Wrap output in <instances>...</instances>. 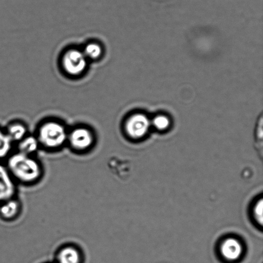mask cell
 I'll use <instances>...</instances> for the list:
<instances>
[{
    "mask_svg": "<svg viewBox=\"0 0 263 263\" xmlns=\"http://www.w3.org/2000/svg\"><path fill=\"white\" fill-rule=\"evenodd\" d=\"M5 164L17 184L32 185L37 184L43 177V165L33 156L17 151L7 157Z\"/></svg>",
    "mask_w": 263,
    "mask_h": 263,
    "instance_id": "cell-1",
    "label": "cell"
},
{
    "mask_svg": "<svg viewBox=\"0 0 263 263\" xmlns=\"http://www.w3.org/2000/svg\"><path fill=\"white\" fill-rule=\"evenodd\" d=\"M68 134L61 123L50 122L41 126L36 137L41 148L48 152H57L67 144Z\"/></svg>",
    "mask_w": 263,
    "mask_h": 263,
    "instance_id": "cell-2",
    "label": "cell"
},
{
    "mask_svg": "<svg viewBox=\"0 0 263 263\" xmlns=\"http://www.w3.org/2000/svg\"><path fill=\"white\" fill-rule=\"evenodd\" d=\"M95 143L94 134L88 128L78 127L68 134L67 144L74 153H87L93 148Z\"/></svg>",
    "mask_w": 263,
    "mask_h": 263,
    "instance_id": "cell-3",
    "label": "cell"
},
{
    "mask_svg": "<svg viewBox=\"0 0 263 263\" xmlns=\"http://www.w3.org/2000/svg\"><path fill=\"white\" fill-rule=\"evenodd\" d=\"M151 125V122L146 115L137 113L130 116L126 121L125 130L130 138L137 139L146 135Z\"/></svg>",
    "mask_w": 263,
    "mask_h": 263,
    "instance_id": "cell-4",
    "label": "cell"
},
{
    "mask_svg": "<svg viewBox=\"0 0 263 263\" xmlns=\"http://www.w3.org/2000/svg\"><path fill=\"white\" fill-rule=\"evenodd\" d=\"M63 63L67 73L71 76H77L82 73L86 68V57L81 51L69 50L64 56Z\"/></svg>",
    "mask_w": 263,
    "mask_h": 263,
    "instance_id": "cell-5",
    "label": "cell"
},
{
    "mask_svg": "<svg viewBox=\"0 0 263 263\" xmlns=\"http://www.w3.org/2000/svg\"><path fill=\"white\" fill-rule=\"evenodd\" d=\"M17 192V182L6 164L0 162V203L16 197Z\"/></svg>",
    "mask_w": 263,
    "mask_h": 263,
    "instance_id": "cell-6",
    "label": "cell"
},
{
    "mask_svg": "<svg viewBox=\"0 0 263 263\" xmlns=\"http://www.w3.org/2000/svg\"><path fill=\"white\" fill-rule=\"evenodd\" d=\"M83 253L74 245H64L55 254V263H83Z\"/></svg>",
    "mask_w": 263,
    "mask_h": 263,
    "instance_id": "cell-7",
    "label": "cell"
},
{
    "mask_svg": "<svg viewBox=\"0 0 263 263\" xmlns=\"http://www.w3.org/2000/svg\"><path fill=\"white\" fill-rule=\"evenodd\" d=\"M22 211V202L16 197L0 203V218L5 221L16 220Z\"/></svg>",
    "mask_w": 263,
    "mask_h": 263,
    "instance_id": "cell-8",
    "label": "cell"
},
{
    "mask_svg": "<svg viewBox=\"0 0 263 263\" xmlns=\"http://www.w3.org/2000/svg\"><path fill=\"white\" fill-rule=\"evenodd\" d=\"M241 244L234 238H228L223 242L221 246V252L222 256L229 261H235L241 256Z\"/></svg>",
    "mask_w": 263,
    "mask_h": 263,
    "instance_id": "cell-9",
    "label": "cell"
},
{
    "mask_svg": "<svg viewBox=\"0 0 263 263\" xmlns=\"http://www.w3.org/2000/svg\"><path fill=\"white\" fill-rule=\"evenodd\" d=\"M17 148V151L21 153L35 156L40 151L41 146L37 137L27 135L18 142Z\"/></svg>",
    "mask_w": 263,
    "mask_h": 263,
    "instance_id": "cell-10",
    "label": "cell"
},
{
    "mask_svg": "<svg viewBox=\"0 0 263 263\" xmlns=\"http://www.w3.org/2000/svg\"><path fill=\"white\" fill-rule=\"evenodd\" d=\"M6 133L13 143L20 141L27 136V128L20 123H15L9 126Z\"/></svg>",
    "mask_w": 263,
    "mask_h": 263,
    "instance_id": "cell-11",
    "label": "cell"
},
{
    "mask_svg": "<svg viewBox=\"0 0 263 263\" xmlns=\"http://www.w3.org/2000/svg\"><path fill=\"white\" fill-rule=\"evenodd\" d=\"M13 142L6 133L0 130V161L7 159L12 153Z\"/></svg>",
    "mask_w": 263,
    "mask_h": 263,
    "instance_id": "cell-12",
    "label": "cell"
},
{
    "mask_svg": "<svg viewBox=\"0 0 263 263\" xmlns=\"http://www.w3.org/2000/svg\"><path fill=\"white\" fill-rule=\"evenodd\" d=\"M151 124L157 130H165L170 126V120L166 115H159L154 118Z\"/></svg>",
    "mask_w": 263,
    "mask_h": 263,
    "instance_id": "cell-13",
    "label": "cell"
},
{
    "mask_svg": "<svg viewBox=\"0 0 263 263\" xmlns=\"http://www.w3.org/2000/svg\"><path fill=\"white\" fill-rule=\"evenodd\" d=\"M84 55L86 58L92 59H96L100 58L102 55V49L97 44L91 43L87 45L84 50Z\"/></svg>",
    "mask_w": 263,
    "mask_h": 263,
    "instance_id": "cell-14",
    "label": "cell"
},
{
    "mask_svg": "<svg viewBox=\"0 0 263 263\" xmlns=\"http://www.w3.org/2000/svg\"><path fill=\"white\" fill-rule=\"evenodd\" d=\"M262 118H260L259 122L257 125L256 130V139L257 149H259L262 154Z\"/></svg>",
    "mask_w": 263,
    "mask_h": 263,
    "instance_id": "cell-15",
    "label": "cell"
},
{
    "mask_svg": "<svg viewBox=\"0 0 263 263\" xmlns=\"http://www.w3.org/2000/svg\"><path fill=\"white\" fill-rule=\"evenodd\" d=\"M262 199L261 198L260 200L255 204L254 207V216L257 222L260 223V225L262 224Z\"/></svg>",
    "mask_w": 263,
    "mask_h": 263,
    "instance_id": "cell-16",
    "label": "cell"
},
{
    "mask_svg": "<svg viewBox=\"0 0 263 263\" xmlns=\"http://www.w3.org/2000/svg\"><path fill=\"white\" fill-rule=\"evenodd\" d=\"M50 263H55V262H50Z\"/></svg>",
    "mask_w": 263,
    "mask_h": 263,
    "instance_id": "cell-17",
    "label": "cell"
}]
</instances>
